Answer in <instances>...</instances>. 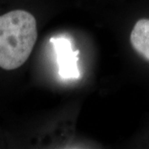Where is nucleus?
Here are the masks:
<instances>
[{
	"label": "nucleus",
	"mask_w": 149,
	"mask_h": 149,
	"mask_svg": "<svg viewBox=\"0 0 149 149\" xmlns=\"http://www.w3.org/2000/svg\"><path fill=\"white\" fill-rule=\"evenodd\" d=\"M37 39V21L32 13L14 10L0 16V67L19 68L29 58Z\"/></svg>",
	"instance_id": "obj_1"
},
{
	"label": "nucleus",
	"mask_w": 149,
	"mask_h": 149,
	"mask_svg": "<svg viewBox=\"0 0 149 149\" xmlns=\"http://www.w3.org/2000/svg\"><path fill=\"white\" fill-rule=\"evenodd\" d=\"M58 65V74L64 80H77L80 77L78 66L79 50H74L70 40L66 37H52L50 40Z\"/></svg>",
	"instance_id": "obj_2"
},
{
	"label": "nucleus",
	"mask_w": 149,
	"mask_h": 149,
	"mask_svg": "<svg viewBox=\"0 0 149 149\" xmlns=\"http://www.w3.org/2000/svg\"><path fill=\"white\" fill-rule=\"evenodd\" d=\"M133 49L149 61V19H140L133 27L130 35Z\"/></svg>",
	"instance_id": "obj_3"
}]
</instances>
